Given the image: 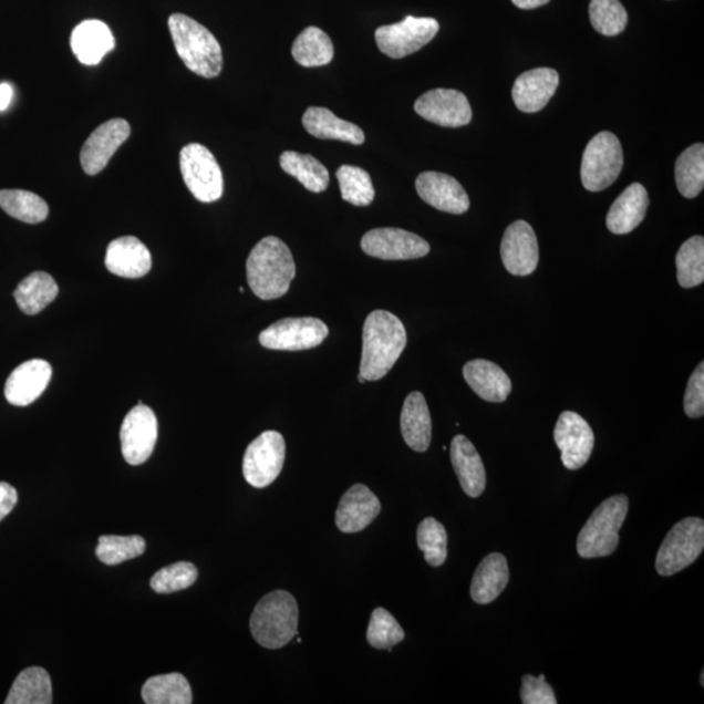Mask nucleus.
<instances>
[{"instance_id":"4c0bfd02","label":"nucleus","mask_w":704,"mask_h":704,"mask_svg":"<svg viewBox=\"0 0 704 704\" xmlns=\"http://www.w3.org/2000/svg\"><path fill=\"white\" fill-rule=\"evenodd\" d=\"M342 199L355 207H369L375 200L371 175L361 167L343 165L337 170Z\"/></svg>"},{"instance_id":"4be33fe9","label":"nucleus","mask_w":704,"mask_h":704,"mask_svg":"<svg viewBox=\"0 0 704 704\" xmlns=\"http://www.w3.org/2000/svg\"><path fill=\"white\" fill-rule=\"evenodd\" d=\"M105 266L110 273L135 280L149 273L152 255L142 240L122 237L108 245Z\"/></svg>"},{"instance_id":"3c124183","label":"nucleus","mask_w":704,"mask_h":704,"mask_svg":"<svg viewBox=\"0 0 704 704\" xmlns=\"http://www.w3.org/2000/svg\"><path fill=\"white\" fill-rule=\"evenodd\" d=\"M703 679H704V674H703V672H702V674H701V685H702V686L704 685V680H703Z\"/></svg>"},{"instance_id":"58836bf2","label":"nucleus","mask_w":704,"mask_h":704,"mask_svg":"<svg viewBox=\"0 0 704 704\" xmlns=\"http://www.w3.org/2000/svg\"><path fill=\"white\" fill-rule=\"evenodd\" d=\"M145 540L138 535L131 537H116V535H104L99 540L95 555L105 565H120L124 561L136 559L145 552Z\"/></svg>"},{"instance_id":"c85d7f7f","label":"nucleus","mask_w":704,"mask_h":704,"mask_svg":"<svg viewBox=\"0 0 704 704\" xmlns=\"http://www.w3.org/2000/svg\"><path fill=\"white\" fill-rule=\"evenodd\" d=\"M509 583V567L501 553L484 557L476 569L472 582V598L475 603L489 604L500 596Z\"/></svg>"},{"instance_id":"1a4fd4ad","label":"nucleus","mask_w":704,"mask_h":704,"mask_svg":"<svg viewBox=\"0 0 704 704\" xmlns=\"http://www.w3.org/2000/svg\"><path fill=\"white\" fill-rule=\"evenodd\" d=\"M286 457L283 436L267 431L248 445L244 458V475L255 488H266L280 476Z\"/></svg>"},{"instance_id":"423d86ee","label":"nucleus","mask_w":704,"mask_h":704,"mask_svg":"<svg viewBox=\"0 0 704 704\" xmlns=\"http://www.w3.org/2000/svg\"><path fill=\"white\" fill-rule=\"evenodd\" d=\"M704 548V522L700 518L682 519L666 535L656 556L660 576L671 577L691 567Z\"/></svg>"},{"instance_id":"412c9836","label":"nucleus","mask_w":704,"mask_h":704,"mask_svg":"<svg viewBox=\"0 0 704 704\" xmlns=\"http://www.w3.org/2000/svg\"><path fill=\"white\" fill-rule=\"evenodd\" d=\"M560 84L552 69H535L522 73L513 86V100L524 113H538L548 105Z\"/></svg>"},{"instance_id":"c9c22d12","label":"nucleus","mask_w":704,"mask_h":704,"mask_svg":"<svg viewBox=\"0 0 704 704\" xmlns=\"http://www.w3.org/2000/svg\"><path fill=\"white\" fill-rule=\"evenodd\" d=\"M676 185L686 199H694L704 187V145L694 144L682 152L676 163Z\"/></svg>"},{"instance_id":"bb28decb","label":"nucleus","mask_w":704,"mask_h":704,"mask_svg":"<svg viewBox=\"0 0 704 704\" xmlns=\"http://www.w3.org/2000/svg\"><path fill=\"white\" fill-rule=\"evenodd\" d=\"M303 126L308 134L321 141H339L352 145L365 142L364 132L356 124L340 120L325 107H310L303 115Z\"/></svg>"},{"instance_id":"f8f14e48","label":"nucleus","mask_w":704,"mask_h":704,"mask_svg":"<svg viewBox=\"0 0 704 704\" xmlns=\"http://www.w3.org/2000/svg\"><path fill=\"white\" fill-rule=\"evenodd\" d=\"M362 249L372 258L385 261L422 259L431 251L427 240L395 227L373 229L362 238Z\"/></svg>"},{"instance_id":"de8ad7c7","label":"nucleus","mask_w":704,"mask_h":704,"mask_svg":"<svg viewBox=\"0 0 704 704\" xmlns=\"http://www.w3.org/2000/svg\"><path fill=\"white\" fill-rule=\"evenodd\" d=\"M13 97L12 86L10 84H0V112L9 108Z\"/></svg>"},{"instance_id":"39448f33","label":"nucleus","mask_w":704,"mask_h":704,"mask_svg":"<svg viewBox=\"0 0 704 704\" xmlns=\"http://www.w3.org/2000/svg\"><path fill=\"white\" fill-rule=\"evenodd\" d=\"M628 510L625 495L612 496L601 503L578 535L579 556L583 559L611 556L619 547V531L625 522Z\"/></svg>"},{"instance_id":"e433bc0d","label":"nucleus","mask_w":704,"mask_h":704,"mask_svg":"<svg viewBox=\"0 0 704 704\" xmlns=\"http://www.w3.org/2000/svg\"><path fill=\"white\" fill-rule=\"evenodd\" d=\"M677 280L681 288L693 289L704 281V239L696 235L681 246L676 256Z\"/></svg>"},{"instance_id":"393cba45","label":"nucleus","mask_w":704,"mask_h":704,"mask_svg":"<svg viewBox=\"0 0 704 704\" xmlns=\"http://www.w3.org/2000/svg\"><path fill=\"white\" fill-rule=\"evenodd\" d=\"M649 194L641 183H633L612 204L607 216L608 230L615 235L632 232L643 222L649 209Z\"/></svg>"},{"instance_id":"a211bd4d","label":"nucleus","mask_w":704,"mask_h":704,"mask_svg":"<svg viewBox=\"0 0 704 704\" xmlns=\"http://www.w3.org/2000/svg\"><path fill=\"white\" fill-rule=\"evenodd\" d=\"M415 187L422 200L437 210L464 215L469 209L468 195L453 176L425 172L417 176Z\"/></svg>"},{"instance_id":"2eb2a0df","label":"nucleus","mask_w":704,"mask_h":704,"mask_svg":"<svg viewBox=\"0 0 704 704\" xmlns=\"http://www.w3.org/2000/svg\"><path fill=\"white\" fill-rule=\"evenodd\" d=\"M414 107L417 115L442 127H464L473 120L472 106L459 91H429L416 100Z\"/></svg>"},{"instance_id":"f03ea898","label":"nucleus","mask_w":704,"mask_h":704,"mask_svg":"<svg viewBox=\"0 0 704 704\" xmlns=\"http://www.w3.org/2000/svg\"><path fill=\"white\" fill-rule=\"evenodd\" d=\"M297 267L290 248L280 238L259 241L247 259V281L261 300L282 298L290 290Z\"/></svg>"},{"instance_id":"473e14b6","label":"nucleus","mask_w":704,"mask_h":704,"mask_svg":"<svg viewBox=\"0 0 704 704\" xmlns=\"http://www.w3.org/2000/svg\"><path fill=\"white\" fill-rule=\"evenodd\" d=\"M280 164L286 174L297 178L313 194L324 193L329 186L328 168L310 154H300L292 151L283 152Z\"/></svg>"},{"instance_id":"c756f323","label":"nucleus","mask_w":704,"mask_h":704,"mask_svg":"<svg viewBox=\"0 0 704 704\" xmlns=\"http://www.w3.org/2000/svg\"><path fill=\"white\" fill-rule=\"evenodd\" d=\"M58 293L59 288L53 277L46 271H34L19 283L13 297L21 311L37 314L53 303Z\"/></svg>"},{"instance_id":"7ed1b4c3","label":"nucleus","mask_w":704,"mask_h":704,"mask_svg":"<svg viewBox=\"0 0 704 704\" xmlns=\"http://www.w3.org/2000/svg\"><path fill=\"white\" fill-rule=\"evenodd\" d=\"M176 53L189 71L205 79H215L224 68L221 45L207 28L186 14L174 13L168 19Z\"/></svg>"},{"instance_id":"a18cd8bd","label":"nucleus","mask_w":704,"mask_h":704,"mask_svg":"<svg viewBox=\"0 0 704 704\" xmlns=\"http://www.w3.org/2000/svg\"><path fill=\"white\" fill-rule=\"evenodd\" d=\"M520 698L524 704H556V695L551 685L547 684L545 674L540 677L526 674L522 679Z\"/></svg>"},{"instance_id":"72a5a7b5","label":"nucleus","mask_w":704,"mask_h":704,"mask_svg":"<svg viewBox=\"0 0 704 704\" xmlns=\"http://www.w3.org/2000/svg\"><path fill=\"white\" fill-rule=\"evenodd\" d=\"M142 694L148 704H190L194 701L193 689L180 673L151 677L145 682Z\"/></svg>"},{"instance_id":"a19ab883","label":"nucleus","mask_w":704,"mask_h":704,"mask_svg":"<svg viewBox=\"0 0 704 704\" xmlns=\"http://www.w3.org/2000/svg\"><path fill=\"white\" fill-rule=\"evenodd\" d=\"M590 20L598 33L613 37L625 31L628 12L620 0H591Z\"/></svg>"},{"instance_id":"5701e85b","label":"nucleus","mask_w":704,"mask_h":704,"mask_svg":"<svg viewBox=\"0 0 704 704\" xmlns=\"http://www.w3.org/2000/svg\"><path fill=\"white\" fill-rule=\"evenodd\" d=\"M451 457L464 493L473 498L482 496L487 486V474L473 443L462 435L454 437Z\"/></svg>"},{"instance_id":"09e8293b","label":"nucleus","mask_w":704,"mask_h":704,"mask_svg":"<svg viewBox=\"0 0 704 704\" xmlns=\"http://www.w3.org/2000/svg\"><path fill=\"white\" fill-rule=\"evenodd\" d=\"M511 2L515 3V6H517L518 9L534 10V9H538V7H541L551 2V0H511Z\"/></svg>"},{"instance_id":"603ef678","label":"nucleus","mask_w":704,"mask_h":704,"mask_svg":"<svg viewBox=\"0 0 704 704\" xmlns=\"http://www.w3.org/2000/svg\"><path fill=\"white\" fill-rule=\"evenodd\" d=\"M298 643H302V638H297Z\"/></svg>"},{"instance_id":"c03bdc74","label":"nucleus","mask_w":704,"mask_h":704,"mask_svg":"<svg viewBox=\"0 0 704 704\" xmlns=\"http://www.w3.org/2000/svg\"><path fill=\"white\" fill-rule=\"evenodd\" d=\"M685 414L692 420H698L704 414V364L696 366L689 380L685 398Z\"/></svg>"},{"instance_id":"0eeeda50","label":"nucleus","mask_w":704,"mask_h":704,"mask_svg":"<svg viewBox=\"0 0 704 704\" xmlns=\"http://www.w3.org/2000/svg\"><path fill=\"white\" fill-rule=\"evenodd\" d=\"M623 166V152L618 137L611 132H600L586 146L581 178L590 193H600L613 185Z\"/></svg>"},{"instance_id":"ea45409f","label":"nucleus","mask_w":704,"mask_h":704,"mask_svg":"<svg viewBox=\"0 0 704 704\" xmlns=\"http://www.w3.org/2000/svg\"><path fill=\"white\" fill-rule=\"evenodd\" d=\"M417 547L431 567H442L447 559V534L435 518H425L417 527Z\"/></svg>"},{"instance_id":"cd10ccee","label":"nucleus","mask_w":704,"mask_h":704,"mask_svg":"<svg viewBox=\"0 0 704 704\" xmlns=\"http://www.w3.org/2000/svg\"><path fill=\"white\" fill-rule=\"evenodd\" d=\"M403 439L415 452H427L432 439V421L427 402L420 392L408 394L401 414Z\"/></svg>"},{"instance_id":"49530a36","label":"nucleus","mask_w":704,"mask_h":704,"mask_svg":"<svg viewBox=\"0 0 704 704\" xmlns=\"http://www.w3.org/2000/svg\"><path fill=\"white\" fill-rule=\"evenodd\" d=\"M17 504V489L9 483L0 482V520L9 516Z\"/></svg>"},{"instance_id":"dca6fc26","label":"nucleus","mask_w":704,"mask_h":704,"mask_svg":"<svg viewBox=\"0 0 704 704\" xmlns=\"http://www.w3.org/2000/svg\"><path fill=\"white\" fill-rule=\"evenodd\" d=\"M130 135L131 126L127 121L121 120V117L107 121L95 128L93 134L87 137L82 154H80L85 174L97 175L104 172L110 159L127 142Z\"/></svg>"},{"instance_id":"ddd939ff","label":"nucleus","mask_w":704,"mask_h":704,"mask_svg":"<svg viewBox=\"0 0 704 704\" xmlns=\"http://www.w3.org/2000/svg\"><path fill=\"white\" fill-rule=\"evenodd\" d=\"M157 438V417L148 406L137 405L124 417L121 428L122 453L131 466L143 465L149 459Z\"/></svg>"},{"instance_id":"37998d69","label":"nucleus","mask_w":704,"mask_h":704,"mask_svg":"<svg viewBox=\"0 0 704 704\" xmlns=\"http://www.w3.org/2000/svg\"><path fill=\"white\" fill-rule=\"evenodd\" d=\"M199 571L194 563L182 561L161 569L151 579V587L157 593H172L188 589L197 581Z\"/></svg>"},{"instance_id":"4468645a","label":"nucleus","mask_w":704,"mask_h":704,"mask_svg":"<svg viewBox=\"0 0 704 704\" xmlns=\"http://www.w3.org/2000/svg\"><path fill=\"white\" fill-rule=\"evenodd\" d=\"M555 442L561 451V460L568 469H579L589 462L596 436L590 424L573 411H565L557 421Z\"/></svg>"},{"instance_id":"8fccbe9b","label":"nucleus","mask_w":704,"mask_h":704,"mask_svg":"<svg viewBox=\"0 0 704 704\" xmlns=\"http://www.w3.org/2000/svg\"><path fill=\"white\" fill-rule=\"evenodd\" d=\"M359 383L364 384L365 383V379L361 375L358 376Z\"/></svg>"},{"instance_id":"9d476101","label":"nucleus","mask_w":704,"mask_h":704,"mask_svg":"<svg viewBox=\"0 0 704 704\" xmlns=\"http://www.w3.org/2000/svg\"><path fill=\"white\" fill-rule=\"evenodd\" d=\"M438 31L436 19L407 17L401 23L380 27L375 39L381 53L402 59L427 45Z\"/></svg>"},{"instance_id":"2f4dec72","label":"nucleus","mask_w":704,"mask_h":704,"mask_svg":"<svg viewBox=\"0 0 704 704\" xmlns=\"http://www.w3.org/2000/svg\"><path fill=\"white\" fill-rule=\"evenodd\" d=\"M291 53L303 68H321L333 61L334 46L324 31L317 27H308L297 37Z\"/></svg>"},{"instance_id":"a878e982","label":"nucleus","mask_w":704,"mask_h":704,"mask_svg":"<svg viewBox=\"0 0 704 704\" xmlns=\"http://www.w3.org/2000/svg\"><path fill=\"white\" fill-rule=\"evenodd\" d=\"M464 377L468 386L487 402L501 403L511 393V381L501 366L484 359L466 363Z\"/></svg>"},{"instance_id":"7c9ffc66","label":"nucleus","mask_w":704,"mask_h":704,"mask_svg":"<svg viewBox=\"0 0 704 704\" xmlns=\"http://www.w3.org/2000/svg\"><path fill=\"white\" fill-rule=\"evenodd\" d=\"M53 703V686L49 673L41 666H31L14 680L6 704Z\"/></svg>"},{"instance_id":"f704fd0d","label":"nucleus","mask_w":704,"mask_h":704,"mask_svg":"<svg viewBox=\"0 0 704 704\" xmlns=\"http://www.w3.org/2000/svg\"><path fill=\"white\" fill-rule=\"evenodd\" d=\"M0 208L25 224H41L49 217V205L39 195L23 189L0 190Z\"/></svg>"},{"instance_id":"9b49d317","label":"nucleus","mask_w":704,"mask_h":704,"mask_svg":"<svg viewBox=\"0 0 704 704\" xmlns=\"http://www.w3.org/2000/svg\"><path fill=\"white\" fill-rule=\"evenodd\" d=\"M329 335L324 321L289 318L275 322L259 337L261 346L278 351H303L320 346Z\"/></svg>"},{"instance_id":"f3484780","label":"nucleus","mask_w":704,"mask_h":704,"mask_svg":"<svg viewBox=\"0 0 704 704\" xmlns=\"http://www.w3.org/2000/svg\"><path fill=\"white\" fill-rule=\"evenodd\" d=\"M500 252L510 275H532L539 263V244L532 227L526 221L511 224L504 234Z\"/></svg>"},{"instance_id":"6ab92c4d","label":"nucleus","mask_w":704,"mask_h":704,"mask_svg":"<svg viewBox=\"0 0 704 704\" xmlns=\"http://www.w3.org/2000/svg\"><path fill=\"white\" fill-rule=\"evenodd\" d=\"M53 370L46 361L32 359L13 370L4 387L6 400L13 406L25 407L39 400L50 383Z\"/></svg>"},{"instance_id":"20e7f679","label":"nucleus","mask_w":704,"mask_h":704,"mask_svg":"<svg viewBox=\"0 0 704 704\" xmlns=\"http://www.w3.org/2000/svg\"><path fill=\"white\" fill-rule=\"evenodd\" d=\"M299 608L288 591H273L263 597L251 615L249 627L262 648L278 650L298 635Z\"/></svg>"},{"instance_id":"79ce46f5","label":"nucleus","mask_w":704,"mask_h":704,"mask_svg":"<svg viewBox=\"0 0 704 704\" xmlns=\"http://www.w3.org/2000/svg\"><path fill=\"white\" fill-rule=\"evenodd\" d=\"M366 640L373 649L392 651L395 644L405 640V632L391 612L376 608L371 615Z\"/></svg>"},{"instance_id":"b1692460","label":"nucleus","mask_w":704,"mask_h":704,"mask_svg":"<svg viewBox=\"0 0 704 704\" xmlns=\"http://www.w3.org/2000/svg\"><path fill=\"white\" fill-rule=\"evenodd\" d=\"M71 48L80 63L97 65L115 48L110 28L100 20H85L73 29Z\"/></svg>"},{"instance_id":"6e6552de","label":"nucleus","mask_w":704,"mask_h":704,"mask_svg":"<svg viewBox=\"0 0 704 704\" xmlns=\"http://www.w3.org/2000/svg\"><path fill=\"white\" fill-rule=\"evenodd\" d=\"M183 180L197 200L215 203L224 195V175L211 152L201 144H188L180 151Z\"/></svg>"},{"instance_id":"aec40b11","label":"nucleus","mask_w":704,"mask_h":704,"mask_svg":"<svg viewBox=\"0 0 704 704\" xmlns=\"http://www.w3.org/2000/svg\"><path fill=\"white\" fill-rule=\"evenodd\" d=\"M380 511L377 496L364 484H355L342 496L335 524L344 534L361 532L377 518Z\"/></svg>"},{"instance_id":"f257e3e1","label":"nucleus","mask_w":704,"mask_h":704,"mask_svg":"<svg viewBox=\"0 0 704 704\" xmlns=\"http://www.w3.org/2000/svg\"><path fill=\"white\" fill-rule=\"evenodd\" d=\"M407 344L405 325L395 314L377 310L366 318L363 327L361 373L365 381H377L397 363Z\"/></svg>"}]
</instances>
